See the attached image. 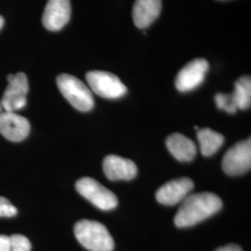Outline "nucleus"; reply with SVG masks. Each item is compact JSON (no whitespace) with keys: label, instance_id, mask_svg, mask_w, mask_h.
I'll list each match as a JSON object with an SVG mask.
<instances>
[{"label":"nucleus","instance_id":"f257e3e1","mask_svg":"<svg viewBox=\"0 0 251 251\" xmlns=\"http://www.w3.org/2000/svg\"><path fill=\"white\" fill-rule=\"evenodd\" d=\"M222 207V199L213 193L188 195L182 200L174 223L179 228L191 227L214 215Z\"/></svg>","mask_w":251,"mask_h":251},{"label":"nucleus","instance_id":"f03ea898","mask_svg":"<svg viewBox=\"0 0 251 251\" xmlns=\"http://www.w3.org/2000/svg\"><path fill=\"white\" fill-rule=\"evenodd\" d=\"M75 235L90 251H113L115 242L107 228L98 222L82 220L75 226Z\"/></svg>","mask_w":251,"mask_h":251},{"label":"nucleus","instance_id":"7ed1b4c3","mask_svg":"<svg viewBox=\"0 0 251 251\" xmlns=\"http://www.w3.org/2000/svg\"><path fill=\"white\" fill-rule=\"evenodd\" d=\"M57 85L63 97L78 111L89 112L94 106L91 90L77 77L62 74L57 77Z\"/></svg>","mask_w":251,"mask_h":251},{"label":"nucleus","instance_id":"20e7f679","mask_svg":"<svg viewBox=\"0 0 251 251\" xmlns=\"http://www.w3.org/2000/svg\"><path fill=\"white\" fill-rule=\"evenodd\" d=\"M75 188L83 198L101 210H111L118 205L116 195L95 179L81 178L76 181Z\"/></svg>","mask_w":251,"mask_h":251},{"label":"nucleus","instance_id":"39448f33","mask_svg":"<svg viewBox=\"0 0 251 251\" xmlns=\"http://www.w3.org/2000/svg\"><path fill=\"white\" fill-rule=\"evenodd\" d=\"M91 90L105 99H119L127 89L116 75L104 71H90L86 75Z\"/></svg>","mask_w":251,"mask_h":251},{"label":"nucleus","instance_id":"423d86ee","mask_svg":"<svg viewBox=\"0 0 251 251\" xmlns=\"http://www.w3.org/2000/svg\"><path fill=\"white\" fill-rule=\"evenodd\" d=\"M251 168V141L239 142L225 152L223 170L230 176H239Z\"/></svg>","mask_w":251,"mask_h":251},{"label":"nucleus","instance_id":"0eeeda50","mask_svg":"<svg viewBox=\"0 0 251 251\" xmlns=\"http://www.w3.org/2000/svg\"><path fill=\"white\" fill-rule=\"evenodd\" d=\"M209 64L206 59L198 58L187 63L177 75L175 86L180 92L197 89L205 79Z\"/></svg>","mask_w":251,"mask_h":251},{"label":"nucleus","instance_id":"6e6552de","mask_svg":"<svg viewBox=\"0 0 251 251\" xmlns=\"http://www.w3.org/2000/svg\"><path fill=\"white\" fill-rule=\"evenodd\" d=\"M28 90L29 85L26 75L25 73L14 75L0 100L4 111L15 112L25 107L26 105Z\"/></svg>","mask_w":251,"mask_h":251},{"label":"nucleus","instance_id":"1a4fd4ad","mask_svg":"<svg viewBox=\"0 0 251 251\" xmlns=\"http://www.w3.org/2000/svg\"><path fill=\"white\" fill-rule=\"evenodd\" d=\"M71 17L70 0H49L42 16V24L49 31H59Z\"/></svg>","mask_w":251,"mask_h":251},{"label":"nucleus","instance_id":"9d476101","mask_svg":"<svg viewBox=\"0 0 251 251\" xmlns=\"http://www.w3.org/2000/svg\"><path fill=\"white\" fill-rule=\"evenodd\" d=\"M194 181L189 178L172 179L157 190L155 198L163 205L173 206L190 195L194 189Z\"/></svg>","mask_w":251,"mask_h":251},{"label":"nucleus","instance_id":"9b49d317","mask_svg":"<svg viewBox=\"0 0 251 251\" xmlns=\"http://www.w3.org/2000/svg\"><path fill=\"white\" fill-rule=\"evenodd\" d=\"M30 132V123L15 112L4 111L0 115V133L11 142H21Z\"/></svg>","mask_w":251,"mask_h":251},{"label":"nucleus","instance_id":"f8f14e48","mask_svg":"<svg viewBox=\"0 0 251 251\" xmlns=\"http://www.w3.org/2000/svg\"><path fill=\"white\" fill-rule=\"evenodd\" d=\"M103 172L111 180H129L134 179L138 173L135 163L117 155H108L103 160Z\"/></svg>","mask_w":251,"mask_h":251},{"label":"nucleus","instance_id":"ddd939ff","mask_svg":"<svg viewBox=\"0 0 251 251\" xmlns=\"http://www.w3.org/2000/svg\"><path fill=\"white\" fill-rule=\"evenodd\" d=\"M162 0H135L132 16L135 25L147 28L160 14Z\"/></svg>","mask_w":251,"mask_h":251},{"label":"nucleus","instance_id":"4468645a","mask_svg":"<svg viewBox=\"0 0 251 251\" xmlns=\"http://www.w3.org/2000/svg\"><path fill=\"white\" fill-rule=\"evenodd\" d=\"M166 145L171 154L179 161H192L198 152L195 143L180 133L170 135L166 141Z\"/></svg>","mask_w":251,"mask_h":251},{"label":"nucleus","instance_id":"2eb2a0df","mask_svg":"<svg viewBox=\"0 0 251 251\" xmlns=\"http://www.w3.org/2000/svg\"><path fill=\"white\" fill-rule=\"evenodd\" d=\"M198 143L201 153L205 156H211L225 144V137L210 128L198 129Z\"/></svg>","mask_w":251,"mask_h":251},{"label":"nucleus","instance_id":"dca6fc26","mask_svg":"<svg viewBox=\"0 0 251 251\" xmlns=\"http://www.w3.org/2000/svg\"><path fill=\"white\" fill-rule=\"evenodd\" d=\"M232 97L237 109L246 110L251 107V76L245 75L236 80L234 84V91L232 93Z\"/></svg>","mask_w":251,"mask_h":251},{"label":"nucleus","instance_id":"f3484780","mask_svg":"<svg viewBox=\"0 0 251 251\" xmlns=\"http://www.w3.org/2000/svg\"><path fill=\"white\" fill-rule=\"evenodd\" d=\"M215 102L217 107L224 110L229 114H234L238 110L233 101L232 94L218 93L215 95Z\"/></svg>","mask_w":251,"mask_h":251},{"label":"nucleus","instance_id":"a211bd4d","mask_svg":"<svg viewBox=\"0 0 251 251\" xmlns=\"http://www.w3.org/2000/svg\"><path fill=\"white\" fill-rule=\"evenodd\" d=\"M11 251H31L32 246L29 239L22 234H13L9 236Z\"/></svg>","mask_w":251,"mask_h":251},{"label":"nucleus","instance_id":"6ab92c4d","mask_svg":"<svg viewBox=\"0 0 251 251\" xmlns=\"http://www.w3.org/2000/svg\"><path fill=\"white\" fill-rule=\"evenodd\" d=\"M17 214V208L7 198L0 197V217H13Z\"/></svg>","mask_w":251,"mask_h":251},{"label":"nucleus","instance_id":"aec40b11","mask_svg":"<svg viewBox=\"0 0 251 251\" xmlns=\"http://www.w3.org/2000/svg\"><path fill=\"white\" fill-rule=\"evenodd\" d=\"M0 251H11L9 236L8 235H0Z\"/></svg>","mask_w":251,"mask_h":251},{"label":"nucleus","instance_id":"412c9836","mask_svg":"<svg viewBox=\"0 0 251 251\" xmlns=\"http://www.w3.org/2000/svg\"><path fill=\"white\" fill-rule=\"evenodd\" d=\"M215 251H243L242 249L238 246V245H234V244H231V245H227L225 247L219 248L217 249Z\"/></svg>","mask_w":251,"mask_h":251},{"label":"nucleus","instance_id":"4be33fe9","mask_svg":"<svg viewBox=\"0 0 251 251\" xmlns=\"http://www.w3.org/2000/svg\"><path fill=\"white\" fill-rule=\"evenodd\" d=\"M4 25V18L0 15V30H1V28L3 27Z\"/></svg>","mask_w":251,"mask_h":251},{"label":"nucleus","instance_id":"5701e85b","mask_svg":"<svg viewBox=\"0 0 251 251\" xmlns=\"http://www.w3.org/2000/svg\"><path fill=\"white\" fill-rule=\"evenodd\" d=\"M4 112V108H3V105H2V103L0 102V115L2 114Z\"/></svg>","mask_w":251,"mask_h":251},{"label":"nucleus","instance_id":"b1692460","mask_svg":"<svg viewBox=\"0 0 251 251\" xmlns=\"http://www.w3.org/2000/svg\"><path fill=\"white\" fill-rule=\"evenodd\" d=\"M219 1H227V0H219Z\"/></svg>","mask_w":251,"mask_h":251}]
</instances>
